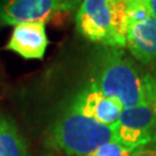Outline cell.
Masks as SVG:
<instances>
[{
	"instance_id": "obj_1",
	"label": "cell",
	"mask_w": 156,
	"mask_h": 156,
	"mask_svg": "<svg viewBox=\"0 0 156 156\" xmlns=\"http://www.w3.org/2000/svg\"><path fill=\"white\" fill-rule=\"evenodd\" d=\"M90 84L117 101L123 109L146 103L144 76L120 48L108 46L101 52L95 62Z\"/></svg>"
},
{
	"instance_id": "obj_2",
	"label": "cell",
	"mask_w": 156,
	"mask_h": 156,
	"mask_svg": "<svg viewBox=\"0 0 156 156\" xmlns=\"http://www.w3.org/2000/svg\"><path fill=\"white\" fill-rule=\"evenodd\" d=\"M75 22L79 34L88 41L109 48L126 46L128 13L123 0H83Z\"/></svg>"
},
{
	"instance_id": "obj_3",
	"label": "cell",
	"mask_w": 156,
	"mask_h": 156,
	"mask_svg": "<svg viewBox=\"0 0 156 156\" xmlns=\"http://www.w3.org/2000/svg\"><path fill=\"white\" fill-rule=\"evenodd\" d=\"M51 144L66 155L87 156L115 140L113 126L101 124L68 106L53 123Z\"/></svg>"
},
{
	"instance_id": "obj_4",
	"label": "cell",
	"mask_w": 156,
	"mask_h": 156,
	"mask_svg": "<svg viewBox=\"0 0 156 156\" xmlns=\"http://www.w3.org/2000/svg\"><path fill=\"white\" fill-rule=\"evenodd\" d=\"M81 0H0V24L43 22L69 15Z\"/></svg>"
},
{
	"instance_id": "obj_5",
	"label": "cell",
	"mask_w": 156,
	"mask_h": 156,
	"mask_svg": "<svg viewBox=\"0 0 156 156\" xmlns=\"http://www.w3.org/2000/svg\"><path fill=\"white\" fill-rule=\"evenodd\" d=\"M113 131L115 140L133 151L156 142V117L147 103L124 109Z\"/></svg>"
},
{
	"instance_id": "obj_6",
	"label": "cell",
	"mask_w": 156,
	"mask_h": 156,
	"mask_svg": "<svg viewBox=\"0 0 156 156\" xmlns=\"http://www.w3.org/2000/svg\"><path fill=\"white\" fill-rule=\"evenodd\" d=\"M69 106L86 117L108 126L117 123L124 110L117 101L105 96L90 83L79 91Z\"/></svg>"
},
{
	"instance_id": "obj_7",
	"label": "cell",
	"mask_w": 156,
	"mask_h": 156,
	"mask_svg": "<svg viewBox=\"0 0 156 156\" xmlns=\"http://www.w3.org/2000/svg\"><path fill=\"white\" fill-rule=\"evenodd\" d=\"M48 45L45 23L29 22L14 26L5 49L26 59H43Z\"/></svg>"
},
{
	"instance_id": "obj_8",
	"label": "cell",
	"mask_w": 156,
	"mask_h": 156,
	"mask_svg": "<svg viewBox=\"0 0 156 156\" xmlns=\"http://www.w3.org/2000/svg\"><path fill=\"white\" fill-rule=\"evenodd\" d=\"M126 46L140 62L149 65L156 62V20L153 16L128 22Z\"/></svg>"
},
{
	"instance_id": "obj_9",
	"label": "cell",
	"mask_w": 156,
	"mask_h": 156,
	"mask_svg": "<svg viewBox=\"0 0 156 156\" xmlns=\"http://www.w3.org/2000/svg\"><path fill=\"white\" fill-rule=\"evenodd\" d=\"M0 156H28L26 141L9 118L0 116Z\"/></svg>"
},
{
	"instance_id": "obj_10",
	"label": "cell",
	"mask_w": 156,
	"mask_h": 156,
	"mask_svg": "<svg viewBox=\"0 0 156 156\" xmlns=\"http://www.w3.org/2000/svg\"><path fill=\"white\" fill-rule=\"evenodd\" d=\"M144 84H145L146 103L149 105L156 117V75L146 74L144 76Z\"/></svg>"
},
{
	"instance_id": "obj_11",
	"label": "cell",
	"mask_w": 156,
	"mask_h": 156,
	"mask_svg": "<svg viewBox=\"0 0 156 156\" xmlns=\"http://www.w3.org/2000/svg\"><path fill=\"white\" fill-rule=\"evenodd\" d=\"M131 156H156V142L134 149Z\"/></svg>"
},
{
	"instance_id": "obj_12",
	"label": "cell",
	"mask_w": 156,
	"mask_h": 156,
	"mask_svg": "<svg viewBox=\"0 0 156 156\" xmlns=\"http://www.w3.org/2000/svg\"><path fill=\"white\" fill-rule=\"evenodd\" d=\"M148 9L151 13V16L156 20V0H148Z\"/></svg>"
},
{
	"instance_id": "obj_13",
	"label": "cell",
	"mask_w": 156,
	"mask_h": 156,
	"mask_svg": "<svg viewBox=\"0 0 156 156\" xmlns=\"http://www.w3.org/2000/svg\"><path fill=\"white\" fill-rule=\"evenodd\" d=\"M126 2V5H131V4H134V2H141V1H148V0H123Z\"/></svg>"
},
{
	"instance_id": "obj_14",
	"label": "cell",
	"mask_w": 156,
	"mask_h": 156,
	"mask_svg": "<svg viewBox=\"0 0 156 156\" xmlns=\"http://www.w3.org/2000/svg\"><path fill=\"white\" fill-rule=\"evenodd\" d=\"M39 156H53V155L50 154V153H43V154H41Z\"/></svg>"
}]
</instances>
